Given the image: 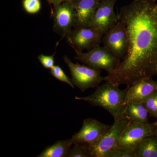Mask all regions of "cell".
Masks as SVG:
<instances>
[{
	"instance_id": "obj_4",
	"label": "cell",
	"mask_w": 157,
	"mask_h": 157,
	"mask_svg": "<svg viewBox=\"0 0 157 157\" xmlns=\"http://www.w3.org/2000/svg\"><path fill=\"white\" fill-rule=\"evenodd\" d=\"M131 122L125 115L121 118L114 120L113 124L98 143L89 146L91 157H107L110 152L117 148L122 133Z\"/></svg>"
},
{
	"instance_id": "obj_9",
	"label": "cell",
	"mask_w": 157,
	"mask_h": 157,
	"mask_svg": "<svg viewBox=\"0 0 157 157\" xmlns=\"http://www.w3.org/2000/svg\"><path fill=\"white\" fill-rule=\"evenodd\" d=\"M51 15L53 17V29L67 39L76 24V14L73 6L69 2L53 5Z\"/></svg>"
},
{
	"instance_id": "obj_21",
	"label": "cell",
	"mask_w": 157,
	"mask_h": 157,
	"mask_svg": "<svg viewBox=\"0 0 157 157\" xmlns=\"http://www.w3.org/2000/svg\"><path fill=\"white\" fill-rule=\"evenodd\" d=\"M59 44V42H57L55 50L53 54L50 56H46L42 54L38 56L39 61L45 69L51 70L55 66V56L56 53V48L58 46Z\"/></svg>"
},
{
	"instance_id": "obj_17",
	"label": "cell",
	"mask_w": 157,
	"mask_h": 157,
	"mask_svg": "<svg viewBox=\"0 0 157 157\" xmlns=\"http://www.w3.org/2000/svg\"><path fill=\"white\" fill-rule=\"evenodd\" d=\"M67 157H91L89 146L86 144L74 143Z\"/></svg>"
},
{
	"instance_id": "obj_15",
	"label": "cell",
	"mask_w": 157,
	"mask_h": 157,
	"mask_svg": "<svg viewBox=\"0 0 157 157\" xmlns=\"http://www.w3.org/2000/svg\"><path fill=\"white\" fill-rule=\"evenodd\" d=\"M135 157H157V136L153 134L138 144L134 151Z\"/></svg>"
},
{
	"instance_id": "obj_5",
	"label": "cell",
	"mask_w": 157,
	"mask_h": 157,
	"mask_svg": "<svg viewBox=\"0 0 157 157\" xmlns=\"http://www.w3.org/2000/svg\"><path fill=\"white\" fill-rule=\"evenodd\" d=\"M63 59L70 69L72 83L82 91L98 87L102 81H104V77L101 76V70L87 65L74 63L66 55L64 56Z\"/></svg>"
},
{
	"instance_id": "obj_24",
	"label": "cell",
	"mask_w": 157,
	"mask_h": 157,
	"mask_svg": "<svg viewBox=\"0 0 157 157\" xmlns=\"http://www.w3.org/2000/svg\"><path fill=\"white\" fill-rule=\"evenodd\" d=\"M154 135H157V124L156 126L155 127V129L154 132Z\"/></svg>"
},
{
	"instance_id": "obj_8",
	"label": "cell",
	"mask_w": 157,
	"mask_h": 157,
	"mask_svg": "<svg viewBox=\"0 0 157 157\" xmlns=\"http://www.w3.org/2000/svg\"><path fill=\"white\" fill-rule=\"evenodd\" d=\"M103 35L94 28L80 26L74 28L67 37L68 43L73 50L90 51L102 43Z\"/></svg>"
},
{
	"instance_id": "obj_18",
	"label": "cell",
	"mask_w": 157,
	"mask_h": 157,
	"mask_svg": "<svg viewBox=\"0 0 157 157\" xmlns=\"http://www.w3.org/2000/svg\"><path fill=\"white\" fill-rule=\"evenodd\" d=\"M142 104L149 115L157 119V90L149 96Z\"/></svg>"
},
{
	"instance_id": "obj_6",
	"label": "cell",
	"mask_w": 157,
	"mask_h": 157,
	"mask_svg": "<svg viewBox=\"0 0 157 157\" xmlns=\"http://www.w3.org/2000/svg\"><path fill=\"white\" fill-rule=\"evenodd\" d=\"M102 42L113 56L122 60L128 47V33L124 24L119 21L104 34Z\"/></svg>"
},
{
	"instance_id": "obj_23",
	"label": "cell",
	"mask_w": 157,
	"mask_h": 157,
	"mask_svg": "<svg viewBox=\"0 0 157 157\" xmlns=\"http://www.w3.org/2000/svg\"><path fill=\"white\" fill-rule=\"evenodd\" d=\"M70 0H49L51 5H57L63 2H69Z\"/></svg>"
},
{
	"instance_id": "obj_22",
	"label": "cell",
	"mask_w": 157,
	"mask_h": 157,
	"mask_svg": "<svg viewBox=\"0 0 157 157\" xmlns=\"http://www.w3.org/2000/svg\"><path fill=\"white\" fill-rule=\"evenodd\" d=\"M107 157H135L134 151L116 148L107 155Z\"/></svg>"
},
{
	"instance_id": "obj_11",
	"label": "cell",
	"mask_w": 157,
	"mask_h": 157,
	"mask_svg": "<svg viewBox=\"0 0 157 157\" xmlns=\"http://www.w3.org/2000/svg\"><path fill=\"white\" fill-rule=\"evenodd\" d=\"M111 126L92 118L85 119L80 130L72 136L73 144L83 143L93 146L101 139Z\"/></svg>"
},
{
	"instance_id": "obj_2",
	"label": "cell",
	"mask_w": 157,
	"mask_h": 157,
	"mask_svg": "<svg viewBox=\"0 0 157 157\" xmlns=\"http://www.w3.org/2000/svg\"><path fill=\"white\" fill-rule=\"evenodd\" d=\"M127 89L121 90L118 86L106 82L104 84L98 86L95 91L90 95L75 97V99L85 101L94 107L104 108L115 120L125 115Z\"/></svg>"
},
{
	"instance_id": "obj_12",
	"label": "cell",
	"mask_w": 157,
	"mask_h": 157,
	"mask_svg": "<svg viewBox=\"0 0 157 157\" xmlns=\"http://www.w3.org/2000/svg\"><path fill=\"white\" fill-rule=\"evenodd\" d=\"M157 90V81L152 78H143L128 86L125 104H143L144 101Z\"/></svg>"
},
{
	"instance_id": "obj_20",
	"label": "cell",
	"mask_w": 157,
	"mask_h": 157,
	"mask_svg": "<svg viewBox=\"0 0 157 157\" xmlns=\"http://www.w3.org/2000/svg\"><path fill=\"white\" fill-rule=\"evenodd\" d=\"M22 6L26 12L31 14L38 13L41 8L40 0H22Z\"/></svg>"
},
{
	"instance_id": "obj_13",
	"label": "cell",
	"mask_w": 157,
	"mask_h": 157,
	"mask_svg": "<svg viewBox=\"0 0 157 157\" xmlns=\"http://www.w3.org/2000/svg\"><path fill=\"white\" fill-rule=\"evenodd\" d=\"M102 0H70L76 14L75 27L89 26Z\"/></svg>"
},
{
	"instance_id": "obj_7",
	"label": "cell",
	"mask_w": 157,
	"mask_h": 157,
	"mask_svg": "<svg viewBox=\"0 0 157 157\" xmlns=\"http://www.w3.org/2000/svg\"><path fill=\"white\" fill-rule=\"evenodd\" d=\"M157 124L130 123L121 135L117 148L134 151L138 144L154 134Z\"/></svg>"
},
{
	"instance_id": "obj_16",
	"label": "cell",
	"mask_w": 157,
	"mask_h": 157,
	"mask_svg": "<svg viewBox=\"0 0 157 157\" xmlns=\"http://www.w3.org/2000/svg\"><path fill=\"white\" fill-rule=\"evenodd\" d=\"M148 112L142 104H128L125 109L124 114L132 122L142 124L150 123Z\"/></svg>"
},
{
	"instance_id": "obj_25",
	"label": "cell",
	"mask_w": 157,
	"mask_h": 157,
	"mask_svg": "<svg viewBox=\"0 0 157 157\" xmlns=\"http://www.w3.org/2000/svg\"><path fill=\"white\" fill-rule=\"evenodd\" d=\"M46 1H47V2L48 3V5H50V6H51V10L52 11V7L51 5L50 2H49V0H46Z\"/></svg>"
},
{
	"instance_id": "obj_1",
	"label": "cell",
	"mask_w": 157,
	"mask_h": 157,
	"mask_svg": "<svg viewBox=\"0 0 157 157\" xmlns=\"http://www.w3.org/2000/svg\"><path fill=\"white\" fill-rule=\"evenodd\" d=\"M118 15L126 27L128 52L104 81L128 86L157 75V3L155 0H133L121 8Z\"/></svg>"
},
{
	"instance_id": "obj_10",
	"label": "cell",
	"mask_w": 157,
	"mask_h": 157,
	"mask_svg": "<svg viewBox=\"0 0 157 157\" xmlns=\"http://www.w3.org/2000/svg\"><path fill=\"white\" fill-rule=\"evenodd\" d=\"M117 0H102L94 14L90 26L104 35L119 21L118 15L114 11Z\"/></svg>"
},
{
	"instance_id": "obj_3",
	"label": "cell",
	"mask_w": 157,
	"mask_h": 157,
	"mask_svg": "<svg viewBox=\"0 0 157 157\" xmlns=\"http://www.w3.org/2000/svg\"><path fill=\"white\" fill-rule=\"evenodd\" d=\"M74 51L76 54L74 58L77 60L90 67L105 70L108 74L116 70L121 61L113 56L104 45H98L86 52Z\"/></svg>"
},
{
	"instance_id": "obj_14",
	"label": "cell",
	"mask_w": 157,
	"mask_h": 157,
	"mask_svg": "<svg viewBox=\"0 0 157 157\" xmlns=\"http://www.w3.org/2000/svg\"><path fill=\"white\" fill-rule=\"evenodd\" d=\"M73 144L72 139L58 140L52 145L47 147L37 157H67Z\"/></svg>"
},
{
	"instance_id": "obj_19",
	"label": "cell",
	"mask_w": 157,
	"mask_h": 157,
	"mask_svg": "<svg viewBox=\"0 0 157 157\" xmlns=\"http://www.w3.org/2000/svg\"><path fill=\"white\" fill-rule=\"evenodd\" d=\"M50 73L55 78L59 81L65 82L70 86L71 87L74 88V86L72 83V80L65 74L63 70L59 65H55L51 69Z\"/></svg>"
}]
</instances>
